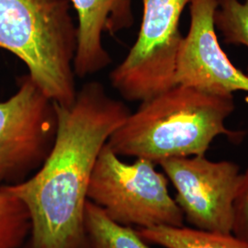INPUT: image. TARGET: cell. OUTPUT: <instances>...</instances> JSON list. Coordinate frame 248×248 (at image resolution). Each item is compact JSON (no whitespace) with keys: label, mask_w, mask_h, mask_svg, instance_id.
<instances>
[{"label":"cell","mask_w":248,"mask_h":248,"mask_svg":"<svg viewBox=\"0 0 248 248\" xmlns=\"http://www.w3.org/2000/svg\"><path fill=\"white\" fill-rule=\"evenodd\" d=\"M84 227L91 248H149L136 229L114 222L89 200L85 206Z\"/></svg>","instance_id":"obj_11"},{"label":"cell","mask_w":248,"mask_h":248,"mask_svg":"<svg viewBox=\"0 0 248 248\" xmlns=\"http://www.w3.org/2000/svg\"><path fill=\"white\" fill-rule=\"evenodd\" d=\"M78 14V46L74 60L79 78L102 71L111 62L103 34L111 35L134 22L133 0H70Z\"/></svg>","instance_id":"obj_9"},{"label":"cell","mask_w":248,"mask_h":248,"mask_svg":"<svg viewBox=\"0 0 248 248\" xmlns=\"http://www.w3.org/2000/svg\"><path fill=\"white\" fill-rule=\"evenodd\" d=\"M77 46L69 0H0V48L24 62L31 79L59 105H70L78 93Z\"/></svg>","instance_id":"obj_3"},{"label":"cell","mask_w":248,"mask_h":248,"mask_svg":"<svg viewBox=\"0 0 248 248\" xmlns=\"http://www.w3.org/2000/svg\"><path fill=\"white\" fill-rule=\"evenodd\" d=\"M56 129L53 101L29 75L23 77L16 94L0 102V184L21 182L40 169Z\"/></svg>","instance_id":"obj_6"},{"label":"cell","mask_w":248,"mask_h":248,"mask_svg":"<svg viewBox=\"0 0 248 248\" xmlns=\"http://www.w3.org/2000/svg\"><path fill=\"white\" fill-rule=\"evenodd\" d=\"M155 167L142 158L127 164L106 143L91 175L88 200L125 226H183L185 219L169 193V179Z\"/></svg>","instance_id":"obj_4"},{"label":"cell","mask_w":248,"mask_h":248,"mask_svg":"<svg viewBox=\"0 0 248 248\" xmlns=\"http://www.w3.org/2000/svg\"><path fill=\"white\" fill-rule=\"evenodd\" d=\"M190 0H142L138 37L109 75L111 86L128 101L142 102L176 85L175 72L183 36L181 15Z\"/></svg>","instance_id":"obj_5"},{"label":"cell","mask_w":248,"mask_h":248,"mask_svg":"<svg viewBox=\"0 0 248 248\" xmlns=\"http://www.w3.org/2000/svg\"><path fill=\"white\" fill-rule=\"evenodd\" d=\"M31 232L25 206L0 186V248H18Z\"/></svg>","instance_id":"obj_12"},{"label":"cell","mask_w":248,"mask_h":248,"mask_svg":"<svg viewBox=\"0 0 248 248\" xmlns=\"http://www.w3.org/2000/svg\"><path fill=\"white\" fill-rule=\"evenodd\" d=\"M158 166L175 187V201L190 227L232 233L242 173L236 163L213 161L205 155L164 160Z\"/></svg>","instance_id":"obj_7"},{"label":"cell","mask_w":248,"mask_h":248,"mask_svg":"<svg viewBox=\"0 0 248 248\" xmlns=\"http://www.w3.org/2000/svg\"><path fill=\"white\" fill-rule=\"evenodd\" d=\"M54 108L56 134L44 164L32 177L2 186L28 211L31 248H88L84 212L91 175L131 110L98 81L83 85L70 105Z\"/></svg>","instance_id":"obj_1"},{"label":"cell","mask_w":248,"mask_h":248,"mask_svg":"<svg viewBox=\"0 0 248 248\" xmlns=\"http://www.w3.org/2000/svg\"><path fill=\"white\" fill-rule=\"evenodd\" d=\"M232 233L248 243V167L240 177L233 204Z\"/></svg>","instance_id":"obj_14"},{"label":"cell","mask_w":248,"mask_h":248,"mask_svg":"<svg viewBox=\"0 0 248 248\" xmlns=\"http://www.w3.org/2000/svg\"><path fill=\"white\" fill-rule=\"evenodd\" d=\"M214 25L224 44L248 49V0H217Z\"/></svg>","instance_id":"obj_13"},{"label":"cell","mask_w":248,"mask_h":248,"mask_svg":"<svg viewBox=\"0 0 248 248\" xmlns=\"http://www.w3.org/2000/svg\"><path fill=\"white\" fill-rule=\"evenodd\" d=\"M234 109L233 95L175 85L142 101L107 144L121 157L149 160L156 166L170 158L205 155L221 135L233 142L244 138V132L225 125Z\"/></svg>","instance_id":"obj_2"},{"label":"cell","mask_w":248,"mask_h":248,"mask_svg":"<svg viewBox=\"0 0 248 248\" xmlns=\"http://www.w3.org/2000/svg\"><path fill=\"white\" fill-rule=\"evenodd\" d=\"M147 244L164 248H248V243L232 233L198 230L186 226H157L136 229Z\"/></svg>","instance_id":"obj_10"},{"label":"cell","mask_w":248,"mask_h":248,"mask_svg":"<svg viewBox=\"0 0 248 248\" xmlns=\"http://www.w3.org/2000/svg\"><path fill=\"white\" fill-rule=\"evenodd\" d=\"M217 0H190V25L177 54L176 85L218 95L248 92V76L223 52L214 25Z\"/></svg>","instance_id":"obj_8"}]
</instances>
